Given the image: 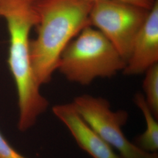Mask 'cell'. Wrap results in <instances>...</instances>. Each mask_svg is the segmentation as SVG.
Segmentation results:
<instances>
[{
    "label": "cell",
    "mask_w": 158,
    "mask_h": 158,
    "mask_svg": "<svg viewBox=\"0 0 158 158\" xmlns=\"http://www.w3.org/2000/svg\"><path fill=\"white\" fill-rule=\"evenodd\" d=\"M52 111L67 127L79 147L91 158H123L81 117L72 102L56 105Z\"/></svg>",
    "instance_id": "obj_6"
},
{
    "label": "cell",
    "mask_w": 158,
    "mask_h": 158,
    "mask_svg": "<svg viewBox=\"0 0 158 158\" xmlns=\"http://www.w3.org/2000/svg\"><path fill=\"white\" fill-rule=\"evenodd\" d=\"M36 0H0V17L6 20L10 36L8 65L17 87L18 127L25 132L46 111L49 102L40 91L32 67L30 34L38 22Z\"/></svg>",
    "instance_id": "obj_1"
},
{
    "label": "cell",
    "mask_w": 158,
    "mask_h": 158,
    "mask_svg": "<svg viewBox=\"0 0 158 158\" xmlns=\"http://www.w3.org/2000/svg\"><path fill=\"white\" fill-rule=\"evenodd\" d=\"M72 103L81 117L122 158H158V153L142 151L125 136L122 128L128 121L127 111H113L107 99L89 94L76 97Z\"/></svg>",
    "instance_id": "obj_5"
},
{
    "label": "cell",
    "mask_w": 158,
    "mask_h": 158,
    "mask_svg": "<svg viewBox=\"0 0 158 158\" xmlns=\"http://www.w3.org/2000/svg\"><path fill=\"white\" fill-rule=\"evenodd\" d=\"M125 61L98 29H83L63 52L57 69L68 81L83 85L123 71Z\"/></svg>",
    "instance_id": "obj_3"
},
{
    "label": "cell",
    "mask_w": 158,
    "mask_h": 158,
    "mask_svg": "<svg viewBox=\"0 0 158 158\" xmlns=\"http://www.w3.org/2000/svg\"><path fill=\"white\" fill-rule=\"evenodd\" d=\"M92 4L85 0H36V36L31 40L30 54L34 74L40 86L51 81L69 44L91 26Z\"/></svg>",
    "instance_id": "obj_2"
},
{
    "label": "cell",
    "mask_w": 158,
    "mask_h": 158,
    "mask_svg": "<svg viewBox=\"0 0 158 158\" xmlns=\"http://www.w3.org/2000/svg\"><path fill=\"white\" fill-rule=\"evenodd\" d=\"M0 158H27L18 152L0 132Z\"/></svg>",
    "instance_id": "obj_10"
},
{
    "label": "cell",
    "mask_w": 158,
    "mask_h": 158,
    "mask_svg": "<svg viewBox=\"0 0 158 158\" xmlns=\"http://www.w3.org/2000/svg\"><path fill=\"white\" fill-rule=\"evenodd\" d=\"M150 10L120 1L93 3L90 23L112 44L125 62Z\"/></svg>",
    "instance_id": "obj_4"
},
{
    "label": "cell",
    "mask_w": 158,
    "mask_h": 158,
    "mask_svg": "<svg viewBox=\"0 0 158 158\" xmlns=\"http://www.w3.org/2000/svg\"><path fill=\"white\" fill-rule=\"evenodd\" d=\"M136 106L141 110L146 123V129L134 142L137 147L148 152H157L158 150V122L147 105L143 94L138 93L134 97Z\"/></svg>",
    "instance_id": "obj_8"
},
{
    "label": "cell",
    "mask_w": 158,
    "mask_h": 158,
    "mask_svg": "<svg viewBox=\"0 0 158 158\" xmlns=\"http://www.w3.org/2000/svg\"><path fill=\"white\" fill-rule=\"evenodd\" d=\"M143 96L148 106L154 116L158 118V63L149 68L144 73Z\"/></svg>",
    "instance_id": "obj_9"
},
{
    "label": "cell",
    "mask_w": 158,
    "mask_h": 158,
    "mask_svg": "<svg viewBox=\"0 0 158 158\" xmlns=\"http://www.w3.org/2000/svg\"><path fill=\"white\" fill-rule=\"evenodd\" d=\"M158 63V0L152 8L136 37L130 57L124 70L125 75L144 73Z\"/></svg>",
    "instance_id": "obj_7"
},
{
    "label": "cell",
    "mask_w": 158,
    "mask_h": 158,
    "mask_svg": "<svg viewBox=\"0 0 158 158\" xmlns=\"http://www.w3.org/2000/svg\"><path fill=\"white\" fill-rule=\"evenodd\" d=\"M90 2H94L96 1H120L133 4L135 5L140 6L143 8H147L148 10H151L154 5L156 0H85Z\"/></svg>",
    "instance_id": "obj_11"
}]
</instances>
